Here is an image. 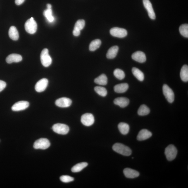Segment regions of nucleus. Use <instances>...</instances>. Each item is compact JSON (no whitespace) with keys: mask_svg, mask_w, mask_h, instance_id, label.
<instances>
[{"mask_svg":"<svg viewBox=\"0 0 188 188\" xmlns=\"http://www.w3.org/2000/svg\"><path fill=\"white\" fill-rule=\"evenodd\" d=\"M113 149L114 151L124 156H130L132 153V150L129 147L120 143L114 144L113 146Z\"/></svg>","mask_w":188,"mask_h":188,"instance_id":"1","label":"nucleus"},{"mask_svg":"<svg viewBox=\"0 0 188 188\" xmlns=\"http://www.w3.org/2000/svg\"><path fill=\"white\" fill-rule=\"evenodd\" d=\"M165 153L167 160L171 161L174 160L176 157L177 150L174 145H170L166 147Z\"/></svg>","mask_w":188,"mask_h":188,"instance_id":"2","label":"nucleus"},{"mask_svg":"<svg viewBox=\"0 0 188 188\" xmlns=\"http://www.w3.org/2000/svg\"><path fill=\"white\" fill-rule=\"evenodd\" d=\"M40 61L42 65L45 67H48L52 63V59L49 53V50L47 49L43 50L40 56Z\"/></svg>","mask_w":188,"mask_h":188,"instance_id":"3","label":"nucleus"},{"mask_svg":"<svg viewBox=\"0 0 188 188\" xmlns=\"http://www.w3.org/2000/svg\"><path fill=\"white\" fill-rule=\"evenodd\" d=\"M25 26L26 32L29 34H34L36 32L37 23L33 18H31L26 21Z\"/></svg>","mask_w":188,"mask_h":188,"instance_id":"4","label":"nucleus"},{"mask_svg":"<svg viewBox=\"0 0 188 188\" xmlns=\"http://www.w3.org/2000/svg\"><path fill=\"white\" fill-rule=\"evenodd\" d=\"M52 128L55 132L60 135H65L67 134L70 131L68 126L64 124H56L53 126Z\"/></svg>","mask_w":188,"mask_h":188,"instance_id":"5","label":"nucleus"},{"mask_svg":"<svg viewBox=\"0 0 188 188\" xmlns=\"http://www.w3.org/2000/svg\"><path fill=\"white\" fill-rule=\"evenodd\" d=\"M50 143L46 138H40L38 139L34 144V148L36 149H46L50 146Z\"/></svg>","mask_w":188,"mask_h":188,"instance_id":"6","label":"nucleus"},{"mask_svg":"<svg viewBox=\"0 0 188 188\" xmlns=\"http://www.w3.org/2000/svg\"><path fill=\"white\" fill-rule=\"evenodd\" d=\"M162 89L164 95L167 101L169 103H173L174 101L175 95L172 90L166 84L163 85Z\"/></svg>","mask_w":188,"mask_h":188,"instance_id":"7","label":"nucleus"},{"mask_svg":"<svg viewBox=\"0 0 188 188\" xmlns=\"http://www.w3.org/2000/svg\"><path fill=\"white\" fill-rule=\"evenodd\" d=\"M110 33L112 36L114 37L118 38H124L127 35V30L125 29L114 27L111 28L110 31Z\"/></svg>","mask_w":188,"mask_h":188,"instance_id":"8","label":"nucleus"},{"mask_svg":"<svg viewBox=\"0 0 188 188\" xmlns=\"http://www.w3.org/2000/svg\"><path fill=\"white\" fill-rule=\"evenodd\" d=\"M81 122L86 126H90L94 124V118L93 115L91 113H85L82 115Z\"/></svg>","mask_w":188,"mask_h":188,"instance_id":"9","label":"nucleus"},{"mask_svg":"<svg viewBox=\"0 0 188 188\" xmlns=\"http://www.w3.org/2000/svg\"><path fill=\"white\" fill-rule=\"evenodd\" d=\"M143 3L145 8L146 9L147 12H148L149 17L151 19H155L156 18V14L150 1L149 0H143Z\"/></svg>","mask_w":188,"mask_h":188,"instance_id":"10","label":"nucleus"},{"mask_svg":"<svg viewBox=\"0 0 188 188\" xmlns=\"http://www.w3.org/2000/svg\"><path fill=\"white\" fill-rule=\"evenodd\" d=\"M29 104L28 102L21 101L17 102L12 107V110L13 111H20L25 110L29 106Z\"/></svg>","mask_w":188,"mask_h":188,"instance_id":"11","label":"nucleus"},{"mask_svg":"<svg viewBox=\"0 0 188 188\" xmlns=\"http://www.w3.org/2000/svg\"><path fill=\"white\" fill-rule=\"evenodd\" d=\"M49 81L46 78L40 80L35 85L36 91L38 92H41L45 91L48 85Z\"/></svg>","mask_w":188,"mask_h":188,"instance_id":"12","label":"nucleus"},{"mask_svg":"<svg viewBox=\"0 0 188 188\" xmlns=\"http://www.w3.org/2000/svg\"><path fill=\"white\" fill-rule=\"evenodd\" d=\"M71 100L66 97H61L56 100L55 102L56 106L61 108H68L71 105Z\"/></svg>","mask_w":188,"mask_h":188,"instance_id":"13","label":"nucleus"},{"mask_svg":"<svg viewBox=\"0 0 188 188\" xmlns=\"http://www.w3.org/2000/svg\"><path fill=\"white\" fill-rule=\"evenodd\" d=\"M132 58L133 60L139 63H144L146 61L145 54L143 52L138 51L132 54Z\"/></svg>","mask_w":188,"mask_h":188,"instance_id":"14","label":"nucleus"},{"mask_svg":"<svg viewBox=\"0 0 188 188\" xmlns=\"http://www.w3.org/2000/svg\"><path fill=\"white\" fill-rule=\"evenodd\" d=\"M152 133L146 129L140 131L137 136V139L139 141H143L149 139L152 136Z\"/></svg>","mask_w":188,"mask_h":188,"instance_id":"15","label":"nucleus"},{"mask_svg":"<svg viewBox=\"0 0 188 188\" xmlns=\"http://www.w3.org/2000/svg\"><path fill=\"white\" fill-rule=\"evenodd\" d=\"M129 102V99L127 97H117L114 101V104L119 106L121 108H125L128 106Z\"/></svg>","mask_w":188,"mask_h":188,"instance_id":"16","label":"nucleus"},{"mask_svg":"<svg viewBox=\"0 0 188 188\" xmlns=\"http://www.w3.org/2000/svg\"><path fill=\"white\" fill-rule=\"evenodd\" d=\"M123 173L125 176L128 178H135L139 176V173L138 171L129 168L125 169Z\"/></svg>","mask_w":188,"mask_h":188,"instance_id":"17","label":"nucleus"},{"mask_svg":"<svg viewBox=\"0 0 188 188\" xmlns=\"http://www.w3.org/2000/svg\"><path fill=\"white\" fill-rule=\"evenodd\" d=\"M22 58L20 55L17 54H12L7 57L6 62L10 64L13 63H19L22 61Z\"/></svg>","mask_w":188,"mask_h":188,"instance_id":"18","label":"nucleus"},{"mask_svg":"<svg viewBox=\"0 0 188 188\" xmlns=\"http://www.w3.org/2000/svg\"><path fill=\"white\" fill-rule=\"evenodd\" d=\"M128 88V85L127 83H122L115 86L114 90L118 93H123L127 91Z\"/></svg>","mask_w":188,"mask_h":188,"instance_id":"19","label":"nucleus"},{"mask_svg":"<svg viewBox=\"0 0 188 188\" xmlns=\"http://www.w3.org/2000/svg\"><path fill=\"white\" fill-rule=\"evenodd\" d=\"M118 49V47L117 46H114L111 47L107 53V58L109 59L115 58L117 56Z\"/></svg>","mask_w":188,"mask_h":188,"instance_id":"20","label":"nucleus"},{"mask_svg":"<svg viewBox=\"0 0 188 188\" xmlns=\"http://www.w3.org/2000/svg\"><path fill=\"white\" fill-rule=\"evenodd\" d=\"M9 36L12 39L17 40L19 39V34L17 29L12 26L9 28Z\"/></svg>","mask_w":188,"mask_h":188,"instance_id":"21","label":"nucleus"},{"mask_svg":"<svg viewBox=\"0 0 188 188\" xmlns=\"http://www.w3.org/2000/svg\"><path fill=\"white\" fill-rule=\"evenodd\" d=\"M181 79L184 82H188V66L187 65H184L182 67L180 73Z\"/></svg>","mask_w":188,"mask_h":188,"instance_id":"22","label":"nucleus"},{"mask_svg":"<svg viewBox=\"0 0 188 188\" xmlns=\"http://www.w3.org/2000/svg\"><path fill=\"white\" fill-rule=\"evenodd\" d=\"M118 127L121 134L123 135H127L129 132L130 127L127 123L121 122L119 124Z\"/></svg>","mask_w":188,"mask_h":188,"instance_id":"23","label":"nucleus"},{"mask_svg":"<svg viewBox=\"0 0 188 188\" xmlns=\"http://www.w3.org/2000/svg\"><path fill=\"white\" fill-rule=\"evenodd\" d=\"M94 82L97 84L101 85H105L108 83V78L104 74H102L94 80Z\"/></svg>","mask_w":188,"mask_h":188,"instance_id":"24","label":"nucleus"},{"mask_svg":"<svg viewBox=\"0 0 188 188\" xmlns=\"http://www.w3.org/2000/svg\"><path fill=\"white\" fill-rule=\"evenodd\" d=\"M133 74L136 77L137 79L140 81H142L144 79V73L139 70V69L135 68H133L132 70Z\"/></svg>","mask_w":188,"mask_h":188,"instance_id":"25","label":"nucleus"},{"mask_svg":"<svg viewBox=\"0 0 188 188\" xmlns=\"http://www.w3.org/2000/svg\"><path fill=\"white\" fill-rule=\"evenodd\" d=\"M88 165L87 162H83L78 163L71 168V171L73 173H78L81 171L83 169L86 167Z\"/></svg>","mask_w":188,"mask_h":188,"instance_id":"26","label":"nucleus"},{"mask_svg":"<svg viewBox=\"0 0 188 188\" xmlns=\"http://www.w3.org/2000/svg\"><path fill=\"white\" fill-rule=\"evenodd\" d=\"M101 41L100 39H97L93 40L90 44L89 47L90 50L91 51L96 50L101 46Z\"/></svg>","mask_w":188,"mask_h":188,"instance_id":"27","label":"nucleus"},{"mask_svg":"<svg viewBox=\"0 0 188 188\" xmlns=\"http://www.w3.org/2000/svg\"><path fill=\"white\" fill-rule=\"evenodd\" d=\"M150 112L148 107L145 104H142L140 107L138 111V114L140 116H145L148 115Z\"/></svg>","mask_w":188,"mask_h":188,"instance_id":"28","label":"nucleus"},{"mask_svg":"<svg viewBox=\"0 0 188 188\" xmlns=\"http://www.w3.org/2000/svg\"><path fill=\"white\" fill-rule=\"evenodd\" d=\"M43 14L49 22H53L54 20V18L52 15V11L51 9H47L45 10Z\"/></svg>","mask_w":188,"mask_h":188,"instance_id":"29","label":"nucleus"},{"mask_svg":"<svg viewBox=\"0 0 188 188\" xmlns=\"http://www.w3.org/2000/svg\"><path fill=\"white\" fill-rule=\"evenodd\" d=\"M94 90L97 94L102 97H105L108 94L107 90L105 88L103 87L100 86L95 87Z\"/></svg>","mask_w":188,"mask_h":188,"instance_id":"30","label":"nucleus"},{"mask_svg":"<svg viewBox=\"0 0 188 188\" xmlns=\"http://www.w3.org/2000/svg\"><path fill=\"white\" fill-rule=\"evenodd\" d=\"M179 32L183 37H188V25L187 24L182 25L179 28Z\"/></svg>","mask_w":188,"mask_h":188,"instance_id":"31","label":"nucleus"},{"mask_svg":"<svg viewBox=\"0 0 188 188\" xmlns=\"http://www.w3.org/2000/svg\"><path fill=\"white\" fill-rule=\"evenodd\" d=\"M114 76L118 79L122 80L125 77V73L120 69H116L114 71Z\"/></svg>","mask_w":188,"mask_h":188,"instance_id":"32","label":"nucleus"},{"mask_svg":"<svg viewBox=\"0 0 188 188\" xmlns=\"http://www.w3.org/2000/svg\"><path fill=\"white\" fill-rule=\"evenodd\" d=\"M85 26V21L84 20H79L76 23L74 29L80 30H82Z\"/></svg>","mask_w":188,"mask_h":188,"instance_id":"33","label":"nucleus"},{"mask_svg":"<svg viewBox=\"0 0 188 188\" xmlns=\"http://www.w3.org/2000/svg\"><path fill=\"white\" fill-rule=\"evenodd\" d=\"M61 182L65 183H68L73 182L74 180L73 178L68 175H63L60 177Z\"/></svg>","mask_w":188,"mask_h":188,"instance_id":"34","label":"nucleus"},{"mask_svg":"<svg viewBox=\"0 0 188 188\" xmlns=\"http://www.w3.org/2000/svg\"><path fill=\"white\" fill-rule=\"evenodd\" d=\"M6 86L5 82L3 80H0V92H1L4 89Z\"/></svg>","mask_w":188,"mask_h":188,"instance_id":"35","label":"nucleus"},{"mask_svg":"<svg viewBox=\"0 0 188 188\" xmlns=\"http://www.w3.org/2000/svg\"><path fill=\"white\" fill-rule=\"evenodd\" d=\"M80 31L77 29H74L73 31V34L75 36H78L80 34Z\"/></svg>","mask_w":188,"mask_h":188,"instance_id":"36","label":"nucleus"},{"mask_svg":"<svg viewBox=\"0 0 188 188\" xmlns=\"http://www.w3.org/2000/svg\"><path fill=\"white\" fill-rule=\"evenodd\" d=\"M25 0H15V3L18 5H20L24 3Z\"/></svg>","mask_w":188,"mask_h":188,"instance_id":"37","label":"nucleus"},{"mask_svg":"<svg viewBox=\"0 0 188 188\" xmlns=\"http://www.w3.org/2000/svg\"><path fill=\"white\" fill-rule=\"evenodd\" d=\"M47 9H51L52 5L50 4H47Z\"/></svg>","mask_w":188,"mask_h":188,"instance_id":"38","label":"nucleus"}]
</instances>
